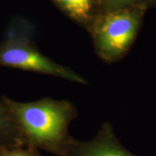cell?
<instances>
[{
    "label": "cell",
    "instance_id": "52a82bcc",
    "mask_svg": "<svg viewBox=\"0 0 156 156\" xmlns=\"http://www.w3.org/2000/svg\"><path fill=\"white\" fill-rule=\"evenodd\" d=\"M109 1L114 2L116 3H125V2H129L134 1V0H109Z\"/></svg>",
    "mask_w": 156,
    "mask_h": 156
},
{
    "label": "cell",
    "instance_id": "8992f818",
    "mask_svg": "<svg viewBox=\"0 0 156 156\" xmlns=\"http://www.w3.org/2000/svg\"><path fill=\"white\" fill-rule=\"evenodd\" d=\"M8 119H7V116L5 112V109L0 104V129H3L5 126L7 124V122H8Z\"/></svg>",
    "mask_w": 156,
    "mask_h": 156
},
{
    "label": "cell",
    "instance_id": "3957f363",
    "mask_svg": "<svg viewBox=\"0 0 156 156\" xmlns=\"http://www.w3.org/2000/svg\"><path fill=\"white\" fill-rule=\"evenodd\" d=\"M141 21L140 13L132 10L112 12L101 17L93 30L99 54L109 62L122 57L133 43Z\"/></svg>",
    "mask_w": 156,
    "mask_h": 156
},
{
    "label": "cell",
    "instance_id": "277c9868",
    "mask_svg": "<svg viewBox=\"0 0 156 156\" xmlns=\"http://www.w3.org/2000/svg\"><path fill=\"white\" fill-rule=\"evenodd\" d=\"M73 156H137L119 142L110 124H105L97 137L77 148Z\"/></svg>",
    "mask_w": 156,
    "mask_h": 156
},
{
    "label": "cell",
    "instance_id": "ba28073f",
    "mask_svg": "<svg viewBox=\"0 0 156 156\" xmlns=\"http://www.w3.org/2000/svg\"><path fill=\"white\" fill-rule=\"evenodd\" d=\"M5 156H26V155H23V154H19V153H11V154H8V155H6Z\"/></svg>",
    "mask_w": 156,
    "mask_h": 156
},
{
    "label": "cell",
    "instance_id": "6da1fadb",
    "mask_svg": "<svg viewBox=\"0 0 156 156\" xmlns=\"http://www.w3.org/2000/svg\"><path fill=\"white\" fill-rule=\"evenodd\" d=\"M5 102L23 129L39 141L53 143L62 141L74 116L73 108L64 101L46 99L23 103L6 99Z\"/></svg>",
    "mask_w": 156,
    "mask_h": 156
},
{
    "label": "cell",
    "instance_id": "7a4b0ae2",
    "mask_svg": "<svg viewBox=\"0 0 156 156\" xmlns=\"http://www.w3.org/2000/svg\"><path fill=\"white\" fill-rule=\"evenodd\" d=\"M29 33L27 23L19 20L12 23L6 38L0 43V65L85 83L80 76L41 53L29 36Z\"/></svg>",
    "mask_w": 156,
    "mask_h": 156
},
{
    "label": "cell",
    "instance_id": "5b68a950",
    "mask_svg": "<svg viewBox=\"0 0 156 156\" xmlns=\"http://www.w3.org/2000/svg\"><path fill=\"white\" fill-rule=\"evenodd\" d=\"M70 15L80 21L89 18L92 3L91 0H58Z\"/></svg>",
    "mask_w": 156,
    "mask_h": 156
}]
</instances>
